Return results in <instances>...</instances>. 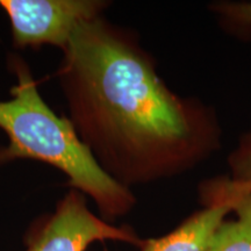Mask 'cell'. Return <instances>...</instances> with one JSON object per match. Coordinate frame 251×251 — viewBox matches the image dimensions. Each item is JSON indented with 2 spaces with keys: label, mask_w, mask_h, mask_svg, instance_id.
<instances>
[{
  "label": "cell",
  "mask_w": 251,
  "mask_h": 251,
  "mask_svg": "<svg viewBox=\"0 0 251 251\" xmlns=\"http://www.w3.org/2000/svg\"><path fill=\"white\" fill-rule=\"evenodd\" d=\"M62 52L56 78L68 119L119 184L179 177L221 149L214 106L172 91L135 31L101 14L80 24Z\"/></svg>",
  "instance_id": "6da1fadb"
},
{
  "label": "cell",
  "mask_w": 251,
  "mask_h": 251,
  "mask_svg": "<svg viewBox=\"0 0 251 251\" xmlns=\"http://www.w3.org/2000/svg\"><path fill=\"white\" fill-rule=\"evenodd\" d=\"M8 70L17 78L11 99L0 100V129L8 139L0 146V165L35 159L67 176V185L93 200L102 219L115 220L134 208L136 197L112 179L84 146L67 117H59L41 97L29 65L8 55Z\"/></svg>",
  "instance_id": "7a4b0ae2"
},
{
  "label": "cell",
  "mask_w": 251,
  "mask_h": 251,
  "mask_svg": "<svg viewBox=\"0 0 251 251\" xmlns=\"http://www.w3.org/2000/svg\"><path fill=\"white\" fill-rule=\"evenodd\" d=\"M124 242L140 248L143 240L129 226H114L89 209L85 194L71 188L55 211L34 221L25 251H86L94 242Z\"/></svg>",
  "instance_id": "3957f363"
},
{
  "label": "cell",
  "mask_w": 251,
  "mask_h": 251,
  "mask_svg": "<svg viewBox=\"0 0 251 251\" xmlns=\"http://www.w3.org/2000/svg\"><path fill=\"white\" fill-rule=\"evenodd\" d=\"M106 0H0L15 48H67L80 24L103 14Z\"/></svg>",
  "instance_id": "277c9868"
},
{
  "label": "cell",
  "mask_w": 251,
  "mask_h": 251,
  "mask_svg": "<svg viewBox=\"0 0 251 251\" xmlns=\"http://www.w3.org/2000/svg\"><path fill=\"white\" fill-rule=\"evenodd\" d=\"M202 207L163 236L143 240L140 251H208L220 225L231 213L227 197L198 191Z\"/></svg>",
  "instance_id": "5b68a950"
},
{
  "label": "cell",
  "mask_w": 251,
  "mask_h": 251,
  "mask_svg": "<svg viewBox=\"0 0 251 251\" xmlns=\"http://www.w3.org/2000/svg\"><path fill=\"white\" fill-rule=\"evenodd\" d=\"M216 191L231 201L234 220L226 219L216 230L208 251H251V193L231 194L222 183L221 177L209 178Z\"/></svg>",
  "instance_id": "8992f818"
},
{
  "label": "cell",
  "mask_w": 251,
  "mask_h": 251,
  "mask_svg": "<svg viewBox=\"0 0 251 251\" xmlns=\"http://www.w3.org/2000/svg\"><path fill=\"white\" fill-rule=\"evenodd\" d=\"M229 174L222 180L231 194L251 193V130L241 134L227 157Z\"/></svg>",
  "instance_id": "52a82bcc"
},
{
  "label": "cell",
  "mask_w": 251,
  "mask_h": 251,
  "mask_svg": "<svg viewBox=\"0 0 251 251\" xmlns=\"http://www.w3.org/2000/svg\"><path fill=\"white\" fill-rule=\"evenodd\" d=\"M207 7L222 29L240 40L251 41V0H219Z\"/></svg>",
  "instance_id": "ba28073f"
}]
</instances>
